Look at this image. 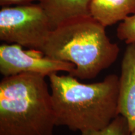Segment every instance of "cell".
I'll list each match as a JSON object with an SVG mask.
<instances>
[{
    "label": "cell",
    "instance_id": "obj_1",
    "mask_svg": "<svg viewBox=\"0 0 135 135\" xmlns=\"http://www.w3.org/2000/svg\"><path fill=\"white\" fill-rule=\"evenodd\" d=\"M56 125L81 133L99 130L119 115V77L106 76L100 82L82 83L69 74L49 76Z\"/></svg>",
    "mask_w": 135,
    "mask_h": 135
},
{
    "label": "cell",
    "instance_id": "obj_2",
    "mask_svg": "<svg viewBox=\"0 0 135 135\" xmlns=\"http://www.w3.org/2000/svg\"><path fill=\"white\" fill-rule=\"evenodd\" d=\"M105 28L91 15L73 18L51 31L41 51L49 58L73 64V76L91 80L112 65L119 53Z\"/></svg>",
    "mask_w": 135,
    "mask_h": 135
},
{
    "label": "cell",
    "instance_id": "obj_3",
    "mask_svg": "<svg viewBox=\"0 0 135 135\" xmlns=\"http://www.w3.org/2000/svg\"><path fill=\"white\" fill-rule=\"evenodd\" d=\"M51 93L45 76L21 73L0 82V135H53Z\"/></svg>",
    "mask_w": 135,
    "mask_h": 135
},
{
    "label": "cell",
    "instance_id": "obj_4",
    "mask_svg": "<svg viewBox=\"0 0 135 135\" xmlns=\"http://www.w3.org/2000/svg\"><path fill=\"white\" fill-rule=\"evenodd\" d=\"M52 31L40 3L4 6L0 10V40L8 44L42 51Z\"/></svg>",
    "mask_w": 135,
    "mask_h": 135
},
{
    "label": "cell",
    "instance_id": "obj_5",
    "mask_svg": "<svg viewBox=\"0 0 135 135\" xmlns=\"http://www.w3.org/2000/svg\"><path fill=\"white\" fill-rule=\"evenodd\" d=\"M60 71L75 73L73 64L56 60L44 55L41 51L25 50L17 44L0 46V73L4 77L21 73H35L46 77Z\"/></svg>",
    "mask_w": 135,
    "mask_h": 135
},
{
    "label": "cell",
    "instance_id": "obj_6",
    "mask_svg": "<svg viewBox=\"0 0 135 135\" xmlns=\"http://www.w3.org/2000/svg\"><path fill=\"white\" fill-rule=\"evenodd\" d=\"M118 112L126 118L132 132L135 129V42L128 44L121 61Z\"/></svg>",
    "mask_w": 135,
    "mask_h": 135
},
{
    "label": "cell",
    "instance_id": "obj_7",
    "mask_svg": "<svg viewBox=\"0 0 135 135\" xmlns=\"http://www.w3.org/2000/svg\"><path fill=\"white\" fill-rule=\"evenodd\" d=\"M39 3L45 10L53 30L73 18L91 15L90 0H42Z\"/></svg>",
    "mask_w": 135,
    "mask_h": 135
},
{
    "label": "cell",
    "instance_id": "obj_8",
    "mask_svg": "<svg viewBox=\"0 0 135 135\" xmlns=\"http://www.w3.org/2000/svg\"><path fill=\"white\" fill-rule=\"evenodd\" d=\"M89 12L103 26H109L135 14V0H90Z\"/></svg>",
    "mask_w": 135,
    "mask_h": 135
},
{
    "label": "cell",
    "instance_id": "obj_9",
    "mask_svg": "<svg viewBox=\"0 0 135 135\" xmlns=\"http://www.w3.org/2000/svg\"><path fill=\"white\" fill-rule=\"evenodd\" d=\"M131 131L127 120L119 114L108 126L99 130H87L81 133V135H130Z\"/></svg>",
    "mask_w": 135,
    "mask_h": 135
},
{
    "label": "cell",
    "instance_id": "obj_10",
    "mask_svg": "<svg viewBox=\"0 0 135 135\" xmlns=\"http://www.w3.org/2000/svg\"><path fill=\"white\" fill-rule=\"evenodd\" d=\"M117 37L121 41L127 44L135 42V14L128 16L119 25L117 31Z\"/></svg>",
    "mask_w": 135,
    "mask_h": 135
},
{
    "label": "cell",
    "instance_id": "obj_11",
    "mask_svg": "<svg viewBox=\"0 0 135 135\" xmlns=\"http://www.w3.org/2000/svg\"><path fill=\"white\" fill-rule=\"evenodd\" d=\"M39 1L40 3L42 0H0V5L3 7L4 6H10L11 5L16 6H22L32 4L34 1Z\"/></svg>",
    "mask_w": 135,
    "mask_h": 135
},
{
    "label": "cell",
    "instance_id": "obj_12",
    "mask_svg": "<svg viewBox=\"0 0 135 135\" xmlns=\"http://www.w3.org/2000/svg\"><path fill=\"white\" fill-rule=\"evenodd\" d=\"M130 135H135V129H134V130H133V131H132V132L131 133Z\"/></svg>",
    "mask_w": 135,
    "mask_h": 135
}]
</instances>
